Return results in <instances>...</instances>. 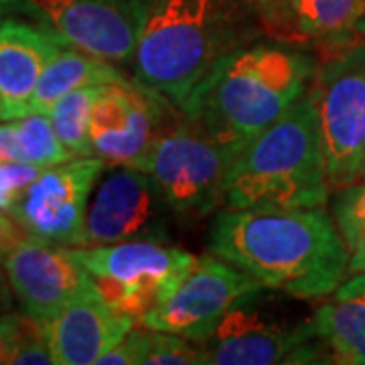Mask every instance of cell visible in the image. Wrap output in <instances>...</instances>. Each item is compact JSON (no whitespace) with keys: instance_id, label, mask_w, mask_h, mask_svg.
Instances as JSON below:
<instances>
[{"instance_id":"obj_25","label":"cell","mask_w":365,"mask_h":365,"mask_svg":"<svg viewBox=\"0 0 365 365\" xmlns=\"http://www.w3.org/2000/svg\"><path fill=\"white\" fill-rule=\"evenodd\" d=\"M41 170L43 167L31 163H0V211L9 213Z\"/></svg>"},{"instance_id":"obj_1","label":"cell","mask_w":365,"mask_h":365,"mask_svg":"<svg viewBox=\"0 0 365 365\" xmlns=\"http://www.w3.org/2000/svg\"><path fill=\"white\" fill-rule=\"evenodd\" d=\"M209 252L262 287L302 300L333 294L351 258L325 207L225 209L213 222Z\"/></svg>"},{"instance_id":"obj_5","label":"cell","mask_w":365,"mask_h":365,"mask_svg":"<svg viewBox=\"0 0 365 365\" xmlns=\"http://www.w3.org/2000/svg\"><path fill=\"white\" fill-rule=\"evenodd\" d=\"M300 302L274 288L260 287L235 300L232 309L199 341L209 365L323 364L331 355L317 337L314 313H302Z\"/></svg>"},{"instance_id":"obj_27","label":"cell","mask_w":365,"mask_h":365,"mask_svg":"<svg viewBox=\"0 0 365 365\" xmlns=\"http://www.w3.org/2000/svg\"><path fill=\"white\" fill-rule=\"evenodd\" d=\"M0 163H23L16 122L0 124Z\"/></svg>"},{"instance_id":"obj_29","label":"cell","mask_w":365,"mask_h":365,"mask_svg":"<svg viewBox=\"0 0 365 365\" xmlns=\"http://www.w3.org/2000/svg\"><path fill=\"white\" fill-rule=\"evenodd\" d=\"M14 14H29L31 16V9L26 4V0H0V25L11 21Z\"/></svg>"},{"instance_id":"obj_26","label":"cell","mask_w":365,"mask_h":365,"mask_svg":"<svg viewBox=\"0 0 365 365\" xmlns=\"http://www.w3.org/2000/svg\"><path fill=\"white\" fill-rule=\"evenodd\" d=\"M25 313H6L0 314V364H9L11 355H13L14 345H16V337L23 325Z\"/></svg>"},{"instance_id":"obj_28","label":"cell","mask_w":365,"mask_h":365,"mask_svg":"<svg viewBox=\"0 0 365 365\" xmlns=\"http://www.w3.org/2000/svg\"><path fill=\"white\" fill-rule=\"evenodd\" d=\"M25 235V232L19 227V223L14 220L11 222L4 213H0V258H4V254L14 248Z\"/></svg>"},{"instance_id":"obj_20","label":"cell","mask_w":365,"mask_h":365,"mask_svg":"<svg viewBox=\"0 0 365 365\" xmlns=\"http://www.w3.org/2000/svg\"><path fill=\"white\" fill-rule=\"evenodd\" d=\"M102 86L81 88L57 100L49 108V118L69 157H93L91 144V108Z\"/></svg>"},{"instance_id":"obj_30","label":"cell","mask_w":365,"mask_h":365,"mask_svg":"<svg viewBox=\"0 0 365 365\" xmlns=\"http://www.w3.org/2000/svg\"><path fill=\"white\" fill-rule=\"evenodd\" d=\"M13 288L9 284V278H6L4 266H2V258H0V314L13 309Z\"/></svg>"},{"instance_id":"obj_11","label":"cell","mask_w":365,"mask_h":365,"mask_svg":"<svg viewBox=\"0 0 365 365\" xmlns=\"http://www.w3.org/2000/svg\"><path fill=\"white\" fill-rule=\"evenodd\" d=\"M170 106L175 104L163 93L136 79L102 86L91 108L93 157L106 165L138 167L155 140L175 122Z\"/></svg>"},{"instance_id":"obj_3","label":"cell","mask_w":365,"mask_h":365,"mask_svg":"<svg viewBox=\"0 0 365 365\" xmlns=\"http://www.w3.org/2000/svg\"><path fill=\"white\" fill-rule=\"evenodd\" d=\"M254 0H153L132 55L134 79L181 110L227 53L258 37Z\"/></svg>"},{"instance_id":"obj_7","label":"cell","mask_w":365,"mask_h":365,"mask_svg":"<svg viewBox=\"0 0 365 365\" xmlns=\"http://www.w3.org/2000/svg\"><path fill=\"white\" fill-rule=\"evenodd\" d=\"M100 297L118 313L140 321L167 299L197 264V256L165 242L136 240L71 250Z\"/></svg>"},{"instance_id":"obj_22","label":"cell","mask_w":365,"mask_h":365,"mask_svg":"<svg viewBox=\"0 0 365 365\" xmlns=\"http://www.w3.org/2000/svg\"><path fill=\"white\" fill-rule=\"evenodd\" d=\"M205 349L199 341L143 327L140 365H205Z\"/></svg>"},{"instance_id":"obj_10","label":"cell","mask_w":365,"mask_h":365,"mask_svg":"<svg viewBox=\"0 0 365 365\" xmlns=\"http://www.w3.org/2000/svg\"><path fill=\"white\" fill-rule=\"evenodd\" d=\"M104 167L102 158L79 157L43 169L9 215L31 237L79 248L91 191Z\"/></svg>"},{"instance_id":"obj_13","label":"cell","mask_w":365,"mask_h":365,"mask_svg":"<svg viewBox=\"0 0 365 365\" xmlns=\"http://www.w3.org/2000/svg\"><path fill=\"white\" fill-rule=\"evenodd\" d=\"M153 0H26L31 16L81 51L132 61Z\"/></svg>"},{"instance_id":"obj_33","label":"cell","mask_w":365,"mask_h":365,"mask_svg":"<svg viewBox=\"0 0 365 365\" xmlns=\"http://www.w3.org/2000/svg\"><path fill=\"white\" fill-rule=\"evenodd\" d=\"M0 120H9V114H6V106H4V100L0 98Z\"/></svg>"},{"instance_id":"obj_21","label":"cell","mask_w":365,"mask_h":365,"mask_svg":"<svg viewBox=\"0 0 365 365\" xmlns=\"http://www.w3.org/2000/svg\"><path fill=\"white\" fill-rule=\"evenodd\" d=\"M14 122H16L21 150H23V163H31V165L47 169L71 158L53 128L49 114L31 112L26 116L16 118Z\"/></svg>"},{"instance_id":"obj_4","label":"cell","mask_w":365,"mask_h":365,"mask_svg":"<svg viewBox=\"0 0 365 365\" xmlns=\"http://www.w3.org/2000/svg\"><path fill=\"white\" fill-rule=\"evenodd\" d=\"M329 195L325 148L309 90L237 153L225 209L325 207Z\"/></svg>"},{"instance_id":"obj_14","label":"cell","mask_w":365,"mask_h":365,"mask_svg":"<svg viewBox=\"0 0 365 365\" xmlns=\"http://www.w3.org/2000/svg\"><path fill=\"white\" fill-rule=\"evenodd\" d=\"M2 266L23 313L47 323L66 304L96 290L90 272L66 246L25 235Z\"/></svg>"},{"instance_id":"obj_19","label":"cell","mask_w":365,"mask_h":365,"mask_svg":"<svg viewBox=\"0 0 365 365\" xmlns=\"http://www.w3.org/2000/svg\"><path fill=\"white\" fill-rule=\"evenodd\" d=\"M287 13L302 37L341 45L365 16V0H287Z\"/></svg>"},{"instance_id":"obj_31","label":"cell","mask_w":365,"mask_h":365,"mask_svg":"<svg viewBox=\"0 0 365 365\" xmlns=\"http://www.w3.org/2000/svg\"><path fill=\"white\" fill-rule=\"evenodd\" d=\"M365 272V246L353 252L349 258V274H361Z\"/></svg>"},{"instance_id":"obj_23","label":"cell","mask_w":365,"mask_h":365,"mask_svg":"<svg viewBox=\"0 0 365 365\" xmlns=\"http://www.w3.org/2000/svg\"><path fill=\"white\" fill-rule=\"evenodd\" d=\"M331 215L351 254L365 246V179L337 191L331 203Z\"/></svg>"},{"instance_id":"obj_24","label":"cell","mask_w":365,"mask_h":365,"mask_svg":"<svg viewBox=\"0 0 365 365\" xmlns=\"http://www.w3.org/2000/svg\"><path fill=\"white\" fill-rule=\"evenodd\" d=\"M13 365H47L53 364V353L47 341L45 327L39 321L25 314L23 325L16 337L11 361Z\"/></svg>"},{"instance_id":"obj_34","label":"cell","mask_w":365,"mask_h":365,"mask_svg":"<svg viewBox=\"0 0 365 365\" xmlns=\"http://www.w3.org/2000/svg\"><path fill=\"white\" fill-rule=\"evenodd\" d=\"M357 33H364L365 35V16L361 19V23H359V26H357Z\"/></svg>"},{"instance_id":"obj_35","label":"cell","mask_w":365,"mask_h":365,"mask_svg":"<svg viewBox=\"0 0 365 365\" xmlns=\"http://www.w3.org/2000/svg\"><path fill=\"white\" fill-rule=\"evenodd\" d=\"M364 179H365V170H364Z\"/></svg>"},{"instance_id":"obj_32","label":"cell","mask_w":365,"mask_h":365,"mask_svg":"<svg viewBox=\"0 0 365 365\" xmlns=\"http://www.w3.org/2000/svg\"><path fill=\"white\" fill-rule=\"evenodd\" d=\"M256 2H260L262 13H264L266 9H270V6H276V4H278V9H280V11H284V13H287V0H256Z\"/></svg>"},{"instance_id":"obj_2","label":"cell","mask_w":365,"mask_h":365,"mask_svg":"<svg viewBox=\"0 0 365 365\" xmlns=\"http://www.w3.org/2000/svg\"><path fill=\"white\" fill-rule=\"evenodd\" d=\"M314 71V57L304 49L280 41L250 43L213 66L181 106V114L240 153L309 93Z\"/></svg>"},{"instance_id":"obj_17","label":"cell","mask_w":365,"mask_h":365,"mask_svg":"<svg viewBox=\"0 0 365 365\" xmlns=\"http://www.w3.org/2000/svg\"><path fill=\"white\" fill-rule=\"evenodd\" d=\"M333 364L365 365V272L353 274L313 314Z\"/></svg>"},{"instance_id":"obj_36","label":"cell","mask_w":365,"mask_h":365,"mask_svg":"<svg viewBox=\"0 0 365 365\" xmlns=\"http://www.w3.org/2000/svg\"><path fill=\"white\" fill-rule=\"evenodd\" d=\"M361 274H364V272H361Z\"/></svg>"},{"instance_id":"obj_15","label":"cell","mask_w":365,"mask_h":365,"mask_svg":"<svg viewBox=\"0 0 365 365\" xmlns=\"http://www.w3.org/2000/svg\"><path fill=\"white\" fill-rule=\"evenodd\" d=\"M136 319L118 313L98 288L66 304L43 323L55 365H91L124 339Z\"/></svg>"},{"instance_id":"obj_6","label":"cell","mask_w":365,"mask_h":365,"mask_svg":"<svg viewBox=\"0 0 365 365\" xmlns=\"http://www.w3.org/2000/svg\"><path fill=\"white\" fill-rule=\"evenodd\" d=\"M235 157V150L181 114L155 140L138 169L155 179L175 217L197 222L225 205Z\"/></svg>"},{"instance_id":"obj_16","label":"cell","mask_w":365,"mask_h":365,"mask_svg":"<svg viewBox=\"0 0 365 365\" xmlns=\"http://www.w3.org/2000/svg\"><path fill=\"white\" fill-rule=\"evenodd\" d=\"M69 45L51 26L6 21L0 25V98L9 120L31 114V98L45 67Z\"/></svg>"},{"instance_id":"obj_8","label":"cell","mask_w":365,"mask_h":365,"mask_svg":"<svg viewBox=\"0 0 365 365\" xmlns=\"http://www.w3.org/2000/svg\"><path fill=\"white\" fill-rule=\"evenodd\" d=\"M327 179L339 191L364 179L365 170V43L329 59L311 86Z\"/></svg>"},{"instance_id":"obj_9","label":"cell","mask_w":365,"mask_h":365,"mask_svg":"<svg viewBox=\"0 0 365 365\" xmlns=\"http://www.w3.org/2000/svg\"><path fill=\"white\" fill-rule=\"evenodd\" d=\"M173 217V209L146 170L118 167L91 197L79 248L136 240L167 242Z\"/></svg>"},{"instance_id":"obj_18","label":"cell","mask_w":365,"mask_h":365,"mask_svg":"<svg viewBox=\"0 0 365 365\" xmlns=\"http://www.w3.org/2000/svg\"><path fill=\"white\" fill-rule=\"evenodd\" d=\"M120 81H126V78L114 61L81 51L73 45H66L45 67L31 98V112L47 114L57 100L71 91Z\"/></svg>"},{"instance_id":"obj_12","label":"cell","mask_w":365,"mask_h":365,"mask_svg":"<svg viewBox=\"0 0 365 365\" xmlns=\"http://www.w3.org/2000/svg\"><path fill=\"white\" fill-rule=\"evenodd\" d=\"M262 284L217 256L197 258L181 284L138 321L140 327L203 341L235 300Z\"/></svg>"}]
</instances>
